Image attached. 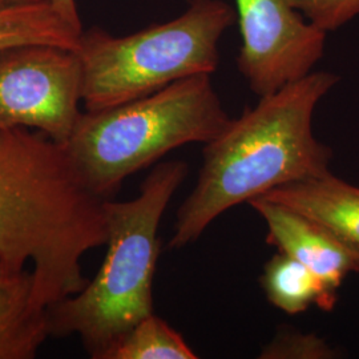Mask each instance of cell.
Listing matches in <instances>:
<instances>
[{
    "label": "cell",
    "instance_id": "obj_1",
    "mask_svg": "<svg viewBox=\"0 0 359 359\" xmlns=\"http://www.w3.org/2000/svg\"><path fill=\"white\" fill-rule=\"evenodd\" d=\"M81 177L65 144L40 130L0 127V258L32 264L46 308L81 292V258L107 244L105 201Z\"/></svg>",
    "mask_w": 359,
    "mask_h": 359
},
{
    "label": "cell",
    "instance_id": "obj_2",
    "mask_svg": "<svg viewBox=\"0 0 359 359\" xmlns=\"http://www.w3.org/2000/svg\"><path fill=\"white\" fill-rule=\"evenodd\" d=\"M317 71L259 97L203 151L197 184L176 215L168 248L182 249L233 206L330 172L333 149L313 132L318 103L339 83Z\"/></svg>",
    "mask_w": 359,
    "mask_h": 359
},
{
    "label": "cell",
    "instance_id": "obj_3",
    "mask_svg": "<svg viewBox=\"0 0 359 359\" xmlns=\"http://www.w3.org/2000/svg\"><path fill=\"white\" fill-rule=\"evenodd\" d=\"M189 173L185 161L157 164L130 201H105L107 255L93 280L48 310L50 335H79L90 358L108 351L154 314V277L160 255L158 228L173 194Z\"/></svg>",
    "mask_w": 359,
    "mask_h": 359
},
{
    "label": "cell",
    "instance_id": "obj_4",
    "mask_svg": "<svg viewBox=\"0 0 359 359\" xmlns=\"http://www.w3.org/2000/svg\"><path fill=\"white\" fill-rule=\"evenodd\" d=\"M210 76L187 77L140 99L81 114L65 147L90 189L111 198L124 180L170 151L218 136L231 116Z\"/></svg>",
    "mask_w": 359,
    "mask_h": 359
},
{
    "label": "cell",
    "instance_id": "obj_5",
    "mask_svg": "<svg viewBox=\"0 0 359 359\" xmlns=\"http://www.w3.org/2000/svg\"><path fill=\"white\" fill-rule=\"evenodd\" d=\"M237 22L228 0H192L179 18L116 38L100 28L81 34V102L100 111L148 96L182 79L216 72L218 43Z\"/></svg>",
    "mask_w": 359,
    "mask_h": 359
},
{
    "label": "cell",
    "instance_id": "obj_6",
    "mask_svg": "<svg viewBox=\"0 0 359 359\" xmlns=\"http://www.w3.org/2000/svg\"><path fill=\"white\" fill-rule=\"evenodd\" d=\"M83 67L77 51L26 44L0 51V127L36 129L67 144L79 109Z\"/></svg>",
    "mask_w": 359,
    "mask_h": 359
},
{
    "label": "cell",
    "instance_id": "obj_7",
    "mask_svg": "<svg viewBox=\"0 0 359 359\" xmlns=\"http://www.w3.org/2000/svg\"><path fill=\"white\" fill-rule=\"evenodd\" d=\"M241 48L237 68L258 97L313 72L326 35L298 13L290 0H234Z\"/></svg>",
    "mask_w": 359,
    "mask_h": 359
},
{
    "label": "cell",
    "instance_id": "obj_8",
    "mask_svg": "<svg viewBox=\"0 0 359 359\" xmlns=\"http://www.w3.org/2000/svg\"><path fill=\"white\" fill-rule=\"evenodd\" d=\"M248 204L266 224V243L305 265L335 306L338 289L348 273H355L354 258L346 248L321 224L290 206L266 197H256Z\"/></svg>",
    "mask_w": 359,
    "mask_h": 359
},
{
    "label": "cell",
    "instance_id": "obj_9",
    "mask_svg": "<svg viewBox=\"0 0 359 359\" xmlns=\"http://www.w3.org/2000/svg\"><path fill=\"white\" fill-rule=\"evenodd\" d=\"M317 221L344 245L359 273V188L332 172L283 185L265 196Z\"/></svg>",
    "mask_w": 359,
    "mask_h": 359
},
{
    "label": "cell",
    "instance_id": "obj_10",
    "mask_svg": "<svg viewBox=\"0 0 359 359\" xmlns=\"http://www.w3.org/2000/svg\"><path fill=\"white\" fill-rule=\"evenodd\" d=\"M48 337L32 270L11 269L0 258V359L35 358Z\"/></svg>",
    "mask_w": 359,
    "mask_h": 359
},
{
    "label": "cell",
    "instance_id": "obj_11",
    "mask_svg": "<svg viewBox=\"0 0 359 359\" xmlns=\"http://www.w3.org/2000/svg\"><path fill=\"white\" fill-rule=\"evenodd\" d=\"M83 29L69 25L50 0H0V51L26 44H51L77 51Z\"/></svg>",
    "mask_w": 359,
    "mask_h": 359
},
{
    "label": "cell",
    "instance_id": "obj_12",
    "mask_svg": "<svg viewBox=\"0 0 359 359\" xmlns=\"http://www.w3.org/2000/svg\"><path fill=\"white\" fill-rule=\"evenodd\" d=\"M261 286L270 304L283 313L294 316L317 305L323 311H332L320 280L294 258L281 252L265 264Z\"/></svg>",
    "mask_w": 359,
    "mask_h": 359
},
{
    "label": "cell",
    "instance_id": "obj_13",
    "mask_svg": "<svg viewBox=\"0 0 359 359\" xmlns=\"http://www.w3.org/2000/svg\"><path fill=\"white\" fill-rule=\"evenodd\" d=\"M196 358L182 335L154 313L135 325L105 355V359Z\"/></svg>",
    "mask_w": 359,
    "mask_h": 359
},
{
    "label": "cell",
    "instance_id": "obj_14",
    "mask_svg": "<svg viewBox=\"0 0 359 359\" xmlns=\"http://www.w3.org/2000/svg\"><path fill=\"white\" fill-rule=\"evenodd\" d=\"M341 353L316 333H302L281 326L269 344L262 347L259 359H334Z\"/></svg>",
    "mask_w": 359,
    "mask_h": 359
},
{
    "label": "cell",
    "instance_id": "obj_15",
    "mask_svg": "<svg viewBox=\"0 0 359 359\" xmlns=\"http://www.w3.org/2000/svg\"><path fill=\"white\" fill-rule=\"evenodd\" d=\"M309 23L325 34L359 16V0H290Z\"/></svg>",
    "mask_w": 359,
    "mask_h": 359
},
{
    "label": "cell",
    "instance_id": "obj_16",
    "mask_svg": "<svg viewBox=\"0 0 359 359\" xmlns=\"http://www.w3.org/2000/svg\"><path fill=\"white\" fill-rule=\"evenodd\" d=\"M50 1L57 10V13H60L69 25L76 27L77 29H83L79 13H77L76 0H50Z\"/></svg>",
    "mask_w": 359,
    "mask_h": 359
},
{
    "label": "cell",
    "instance_id": "obj_17",
    "mask_svg": "<svg viewBox=\"0 0 359 359\" xmlns=\"http://www.w3.org/2000/svg\"><path fill=\"white\" fill-rule=\"evenodd\" d=\"M3 1H40V0H3Z\"/></svg>",
    "mask_w": 359,
    "mask_h": 359
}]
</instances>
